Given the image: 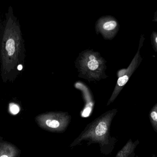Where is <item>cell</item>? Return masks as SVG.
<instances>
[{
  "instance_id": "7",
  "label": "cell",
  "mask_w": 157,
  "mask_h": 157,
  "mask_svg": "<svg viewBox=\"0 0 157 157\" xmlns=\"http://www.w3.org/2000/svg\"><path fill=\"white\" fill-rule=\"evenodd\" d=\"M149 118L153 129L157 132V103L150 112Z\"/></svg>"
},
{
  "instance_id": "10",
  "label": "cell",
  "mask_w": 157,
  "mask_h": 157,
  "mask_svg": "<svg viewBox=\"0 0 157 157\" xmlns=\"http://www.w3.org/2000/svg\"><path fill=\"white\" fill-rule=\"evenodd\" d=\"M10 110L11 113L13 114H16L20 111V108L18 105L14 104H11L10 105Z\"/></svg>"
},
{
  "instance_id": "2",
  "label": "cell",
  "mask_w": 157,
  "mask_h": 157,
  "mask_svg": "<svg viewBox=\"0 0 157 157\" xmlns=\"http://www.w3.org/2000/svg\"><path fill=\"white\" fill-rule=\"evenodd\" d=\"M145 40V38L144 35H141L137 51L135 55V56L133 58L132 61L130 62L129 66L127 68L122 69L119 70V71H117V74L118 79L112 95L107 103V105H109L110 104L113 103L117 98L118 94L121 92L133 73L138 68L139 66L141 63L143 59L140 56V50L142 47L143 46V43Z\"/></svg>"
},
{
  "instance_id": "11",
  "label": "cell",
  "mask_w": 157,
  "mask_h": 157,
  "mask_svg": "<svg viewBox=\"0 0 157 157\" xmlns=\"http://www.w3.org/2000/svg\"><path fill=\"white\" fill-rule=\"evenodd\" d=\"M152 21L154 22H157V10L154 13Z\"/></svg>"
},
{
  "instance_id": "5",
  "label": "cell",
  "mask_w": 157,
  "mask_h": 157,
  "mask_svg": "<svg viewBox=\"0 0 157 157\" xmlns=\"http://www.w3.org/2000/svg\"><path fill=\"white\" fill-rule=\"evenodd\" d=\"M19 151L15 146L6 143L2 142L0 148V157H16Z\"/></svg>"
},
{
  "instance_id": "6",
  "label": "cell",
  "mask_w": 157,
  "mask_h": 157,
  "mask_svg": "<svg viewBox=\"0 0 157 157\" xmlns=\"http://www.w3.org/2000/svg\"><path fill=\"white\" fill-rule=\"evenodd\" d=\"M138 143V140L133 142L130 139L122 148V149L118 151L116 157H130Z\"/></svg>"
},
{
  "instance_id": "12",
  "label": "cell",
  "mask_w": 157,
  "mask_h": 157,
  "mask_svg": "<svg viewBox=\"0 0 157 157\" xmlns=\"http://www.w3.org/2000/svg\"><path fill=\"white\" fill-rule=\"evenodd\" d=\"M18 69L19 70H21L23 68L22 66L21 65H19V67H18Z\"/></svg>"
},
{
  "instance_id": "4",
  "label": "cell",
  "mask_w": 157,
  "mask_h": 157,
  "mask_svg": "<svg viewBox=\"0 0 157 157\" xmlns=\"http://www.w3.org/2000/svg\"><path fill=\"white\" fill-rule=\"evenodd\" d=\"M119 28L120 25L117 19L110 15L101 18L97 25L99 32H101L104 38L108 40H112L116 36Z\"/></svg>"
},
{
  "instance_id": "3",
  "label": "cell",
  "mask_w": 157,
  "mask_h": 157,
  "mask_svg": "<svg viewBox=\"0 0 157 157\" xmlns=\"http://www.w3.org/2000/svg\"><path fill=\"white\" fill-rule=\"evenodd\" d=\"M70 116L63 113H48L38 116L36 121L42 128L52 131H64L68 125Z\"/></svg>"
},
{
  "instance_id": "9",
  "label": "cell",
  "mask_w": 157,
  "mask_h": 157,
  "mask_svg": "<svg viewBox=\"0 0 157 157\" xmlns=\"http://www.w3.org/2000/svg\"><path fill=\"white\" fill-rule=\"evenodd\" d=\"M151 41L153 49L157 52V33L153 32L151 35Z\"/></svg>"
},
{
  "instance_id": "1",
  "label": "cell",
  "mask_w": 157,
  "mask_h": 157,
  "mask_svg": "<svg viewBox=\"0 0 157 157\" xmlns=\"http://www.w3.org/2000/svg\"><path fill=\"white\" fill-rule=\"evenodd\" d=\"M117 112V109H112L95 119L72 143L71 146H76L84 140L100 143L102 146L108 145L110 126Z\"/></svg>"
},
{
  "instance_id": "8",
  "label": "cell",
  "mask_w": 157,
  "mask_h": 157,
  "mask_svg": "<svg viewBox=\"0 0 157 157\" xmlns=\"http://www.w3.org/2000/svg\"><path fill=\"white\" fill-rule=\"evenodd\" d=\"M6 50L9 56H13L15 51V43L13 39H10L6 43Z\"/></svg>"
}]
</instances>
